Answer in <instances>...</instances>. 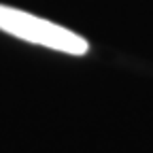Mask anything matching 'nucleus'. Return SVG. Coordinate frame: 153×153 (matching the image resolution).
Listing matches in <instances>:
<instances>
[{
	"label": "nucleus",
	"instance_id": "nucleus-1",
	"mask_svg": "<svg viewBox=\"0 0 153 153\" xmlns=\"http://www.w3.org/2000/svg\"><path fill=\"white\" fill-rule=\"evenodd\" d=\"M0 30L15 38L62 51L68 55H85L89 49L87 41L76 32H70L53 22H47L43 17H36L32 13L19 11L7 4H0Z\"/></svg>",
	"mask_w": 153,
	"mask_h": 153
}]
</instances>
